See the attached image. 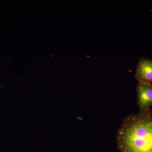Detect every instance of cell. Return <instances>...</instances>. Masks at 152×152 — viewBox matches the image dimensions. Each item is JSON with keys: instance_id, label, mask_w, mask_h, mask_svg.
<instances>
[{"instance_id": "7a4b0ae2", "label": "cell", "mask_w": 152, "mask_h": 152, "mask_svg": "<svg viewBox=\"0 0 152 152\" xmlns=\"http://www.w3.org/2000/svg\"><path fill=\"white\" fill-rule=\"evenodd\" d=\"M136 91L139 113H145L150 111L152 106V84L138 82L136 87Z\"/></svg>"}, {"instance_id": "3957f363", "label": "cell", "mask_w": 152, "mask_h": 152, "mask_svg": "<svg viewBox=\"0 0 152 152\" xmlns=\"http://www.w3.org/2000/svg\"><path fill=\"white\" fill-rule=\"evenodd\" d=\"M135 79L138 82L152 83V60L142 57L136 68Z\"/></svg>"}, {"instance_id": "6da1fadb", "label": "cell", "mask_w": 152, "mask_h": 152, "mask_svg": "<svg viewBox=\"0 0 152 152\" xmlns=\"http://www.w3.org/2000/svg\"><path fill=\"white\" fill-rule=\"evenodd\" d=\"M120 152H152V110L132 113L123 120L116 135Z\"/></svg>"}]
</instances>
